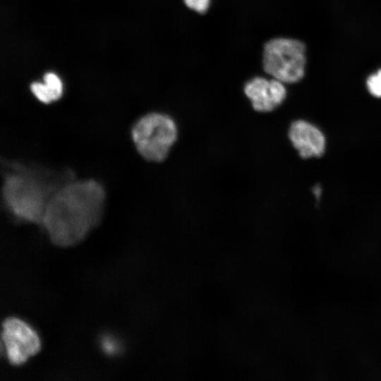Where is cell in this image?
Listing matches in <instances>:
<instances>
[{
    "label": "cell",
    "mask_w": 381,
    "mask_h": 381,
    "mask_svg": "<svg viewBox=\"0 0 381 381\" xmlns=\"http://www.w3.org/2000/svg\"><path fill=\"white\" fill-rule=\"evenodd\" d=\"M104 190L88 179L62 184L48 201L41 224L56 246L68 248L83 241L99 222Z\"/></svg>",
    "instance_id": "6da1fadb"
},
{
    "label": "cell",
    "mask_w": 381,
    "mask_h": 381,
    "mask_svg": "<svg viewBox=\"0 0 381 381\" xmlns=\"http://www.w3.org/2000/svg\"><path fill=\"white\" fill-rule=\"evenodd\" d=\"M138 153L146 160L159 162L168 156L178 138V128L169 115L152 112L140 118L131 130Z\"/></svg>",
    "instance_id": "3957f363"
},
{
    "label": "cell",
    "mask_w": 381,
    "mask_h": 381,
    "mask_svg": "<svg viewBox=\"0 0 381 381\" xmlns=\"http://www.w3.org/2000/svg\"><path fill=\"white\" fill-rule=\"evenodd\" d=\"M186 6L200 14H205L210 4V0H183Z\"/></svg>",
    "instance_id": "8fae6325"
},
{
    "label": "cell",
    "mask_w": 381,
    "mask_h": 381,
    "mask_svg": "<svg viewBox=\"0 0 381 381\" xmlns=\"http://www.w3.org/2000/svg\"><path fill=\"white\" fill-rule=\"evenodd\" d=\"M306 64V46L295 39L277 37L267 41L262 52V68L284 83L301 80Z\"/></svg>",
    "instance_id": "277c9868"
},
{
    "label": "cell",
    "mask_w": 381,
    "mask_h": 381,
    "mask_svg": "<svg viewBox=\"0 0 381 381\" xmlns=\"http://www.w3.org/2000/svg\"><path fill=\"white\" fill-rule=\"evenodd\" d=\"M243 90L253 108L261 113L273 111L286 97L284 83L274 78L254 77L246 82Z\"/></svg>",
    "instance_id": "8992f818"
},
{
    "label": "cell",
    "mask_w": 381,
    "mask_h": 381,
    "mask_svg": "<svg viewBox=\"0 0 381 381\" xmlns=\"http://www.w3.org/2000/svg\"><path fill=\"white\" fill-rule=\"evenodd\" d=\"M289 138L299 155L304 159L320 157L325 150L323 133L306 121H294L289 129Z\"/></svg>",
    "instance_id": "52a82bcc"
},
{
    "label": "cell",
    "mask_w": 381,
    "mask_h": 381,
    "mask_svg": "<svg viewBox=\"0 0 381 381\" xmlns=\"http://www.w3.org/2000/svg\"><path fill=\"white\" fill-rule=\"evenodd\" d=\"M1 343L12 365H20L39 353L41 341L37 333L23 320L11 316L1 325Z\"/></svg>",
    "instance_id": "5b68a950"
},
{
    "label": "cell",
    "mask_w": 381,
    "mask_h": 381,
    "mask_svg": "<svg viewBox=\"0 0 381 381\" xmlns=\"http://www.w3.org/2000/svg\"><path fill=\"white\" fill-rule=\"evenodd\" d=\"M30 90L35 97L40 102L45 104H49L53 102L44 83L33 82L30 85Z\"/></svg>",
    "instance_id": "30bf717a"
},
{
    "label": "cell",
    "mask_w": 381,
    "mask_h": 381,
    "mask_svg": "<svg viewBox=\"0 0 381 381\" xmlns=\"http://www.w3.org/2000/svg\"><path fill=\"white\" fill-rule=\"evenodd\" d=\"M44 83L45 84L52 101L59 99L63 92L62 82L55 73L48 72L44 75Z\"/></svg>",
    "instance_id": "ba28073f"
},
{
    "label": "cell",
    "mask_w": 381,
    "mask_h": 381,
    "mask_svg": "<svg viewBox=\"0 0 381 381\" xmlns=\"http://www.w3.org/2000/svg\"><path fill=\"white\" fill-rule=\"evenodd\" d=\"M321 193L320 188L319 186H315L314 188V194L318 198Z\"/></svg>",
    "instance_id": "7c38bea8"
},
{
    "label": "cell",
    "mask_w": 381,
    "mask_h": 381,
    "mask_svg": "<svg viewBox=\"0 0 381 381\" xmlns=\"http://www.w3.org/2000/svg\"><path fill=\"white\" fill-rule=\"evenodd\" d=\"M43 175L18 167L4 176L2 194L12 214L24 222L41 224L48 201L61 186Z\"/></svg>",
    "instance_id": "7a4b0ae2"
},
{
    "label": "cell",
    "mask_w": 381,
    "mask_h": 381,
    "mask_svg": "<svg viewBox=\"0 0 381 381\" xmlns=\"http://www.w3.org/2000/svg\"><path fill=\"white\" fill-rule=\"evenodd\" d=\"M366 85L368 92L375 97H381V68L367 78Z\"/></svg>",
    "instance_id": "9c48e42d"
}]
</instances>
